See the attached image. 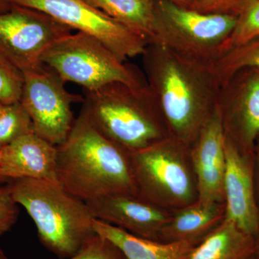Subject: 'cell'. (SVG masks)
<instances>
[{
    "instance_id": "obj_10",
    "label": "cell",
    "mask_w": 259,
    "mask_h": 259,
    "mask_svg": "<svg viewBox=\"0 0 259 259\" xmlns=\"http://www.w3.org/2000/svg\"><path fill=\"white\" fill-rule=\"evenodd\" d=\"M71 33L72 30L39 10L13 4L0 13V53L23 74L41 66L48 48Z\"/></svg>"
},
{
    "instance_id": "obj_5",
    "label": "cell",
    "mask_w": 259,
    "mask_h": 259,
    "mask_svg": "<svg viewBox=\"0 0 259 259\" xmlns=\"http://www.w3.org/2000/svg\"><path fill=\"white\" fill-rule=\"evenodd\" d=\"M41 61L65 82L77 83L87 91L115 82L136 88L147 85L144 73L137 66L121 60L100 40L82 32L54 42Z\"/></svg>"
},
{
    "instance_id": "obj_26",
    "label": "cell",
    "mask_w": 259,
    "mask_h": 259,
    "mask_svg": "<svg viewBox=\"0 0 259 259\" xmlns=\"http://www.w3.org/2000/svg\"><path fill=\"white\" fill-rule=\"evenodd\" d=\"M246 0H195L192 9L206 14H239Z\"/></svg>"
},
{
    "instance_id": "obj_29",
    "label": "cell",
    "mask_w": 259,
    "mask_h": 259,
    "mask_svg": "<svg viewBox=\"0 0 259 259\" xmlns=\"http://www.w3.org/2000/svg\"><path fill=\"white\" fill-rule=\"evenodd\" d=\"M13 5L11 0H0V13L10 9Z\"/></svg>"
},
{
    "instance_id": "obj_3",
    "label": "cell",
    "mask_w": 259,
    "mask_h": 259,
    "mask_svg": "<svg viewBox=\"0 0 259 259\" xmlns=\"http://www.w3.org/2000/svg\"><path fill=\"white\" fill-rule=\"evenodd\" d=\"M9 184L12 197L35 223L40 241L57 256H73L96 235L88 204L60 184L32 179Z\"/></svg>"
},
{
    "instance_id": "obj_32",
    "label": "cell",
    "mask_w": 259,
    "mask_h": 259,
    "mask_svg": "<svg viewBox=\"0 0 259 259\" xmlns=\"http://www.w3.org/2000/svg\"><path fill=\"white\" fill-rule=\"evenodd\" d=\"M7 183H8V181L5 180L4 177H3V176H2L1 175H0V187H1V186L5 185V184Z\"/></svg>"
},
{
    "instance_id": "obj_33",
    "label": "cell",
    "mask_w": 259,
    "mask_h": 259,
    "mask_svg": "<svg viewBox=\"0 0 259 259\" xmlns=\"http://www.w3.org/2000/svg\"><path fill=\"white\" fill-rule=\"evenodd\" d=\"M3 105H4V104L0 103V108H1L2 106H3Z\"/></svg>"
},
{
    "instance_id": "obj_31",
    "label": "cell",
    "mask_w": 259,
    "mask_h": 259,
    "mask_svg": "<svg viewBox=\"0 0 259 259\" xmlns=\"http://www.w3.org/2000/svg\"><path fill=\"white\" fill-rule=\"evenodd\" d=\"M0 259H10L9 257L8 256L3 250L0 249Z\"/></svg>"
},
{
    "instance_id": "obj_20",
    "label": "cell",
    "mask_w": 259,
    "mask_h": 259,
    "mask_svg": "<svg viewBox=\"0 0 259 259\" xmlns=\"http://www.w3.org/2000/svg\"><path fill=\"white\" fill-rule=\"evenodd\" d=\"M245 68L259 70V37L230 49L212 65L221 84Z\"/></svg>"
},
{
    "instance_id": "obj_24",
    "label": "cell",
    "mask_w": 259,
    "mask_h": 259,
    "mask_svg": "<svg viewBox=\"0 0 259 259\" xmlns=\"http://www.w3.org/2000/svg\"><path fill=\"white\" fill-rule=\"evenodd\" d=\"M67 259H126L122 252L111 241L95 235L81 249Z\"/></svg>"
},
{
    "instance_id": "obj_27",
    "label": "cell",
    "mask_w": 259,
    "mask_h": 259,
    "mask_svg": "<svg viewBox=\"0 0 259 259\" xmlns=\"http://www.w3.org/2000/svg\"><path fill=\"white\" fill-rule=\"evenodd\" d=\"M253 175H254V183L255 195L259 207V136L255 141L253 151Z\"/></svg>"
},
{
    "instance_id": "obj_19",
    "label": "cell",
    "mask_w": 259,
    "mask_h": 259,
    "mask_svg": "<svg viewBox=\"0 0 259 259\" xmlns=\"http://www.w3.org/2000/svg\"><path fill=\"white\" fill-rule=\"evenodd\" d=\"M141 36H154L156 0H84Z\"/></svg>"
},
{
    "instance_id": "obj_8",
    "label": "cell",
    "mask_w": 259,
    "mask_h": 259,
    "mask_svg": "<svg viewBox=\"0 0 259 259\" xmlns=\"http://www.w3.org/2000/svg\"><path fill=\"white\" fill-rule=\"evenodd\" d=\"M23 76L20 102L30 115L34 133L54 146H60L76 120L71 105L82 102L83 98L69 93L64 80L44 64Z\"/></svg>"
},
{
    "instance_id": "obj_28",
    "label": "cell",
    "mask_w": 259,
    "mask_h": 259,
    "mask_svg": "<svg viewBox=\"0 0 259 259\" xmlns=\"http://www.w3.org/2000/svg\"><path fill=\"white\" fill-rule=\"evenodd\" d=\"M169 1L175 3V4L179 5V6L182 7V8L192 9L195 0H169Z\"/></svg>"
},
{
    "instance_id": "obj_15",
    "label": "cell",
    "mask_w": 259,
    "mask_h": 259,
    "mask_svg": "<svg viewBox=\"0 0 259 259\" xmlns=\"http://www.w3.org/2000/svg\"><path fill=\"white\" fill-rule=\"evenodd\" d=\"M0 175L5 180L32 179L57 182V146L34 132L0 149Z\"/></svg>"
},
{
    "instance_id": "obj_6",
    "label": "cell",
    "mask_w": 259,
    "mask_h": 259,
    "mask_svg": "<svg viewBox=\"0 0 259 259\" xmlns=\"http://www.w3.org/2000/svg\"><path fill=\"white\" fill-rule=\"evenodd\" d=\"M138 194L160 207L182 208L197 199L190 147L171 136L130 153Z\"/></svg>"
},
{
    "instance_id": "obj_4",
    "label": "cell",
    "mask_w": 259,
    "mask_h": 259,
    "mask_svg": "<svg viewBox=\"0 0 259 259\" xmlns=\"http://www.w3.org/2000/svg\"><path fill=\"white\" fill-rule=\"evenodd\" d=\"M84 93L82 107L94 125L128 152L169 136L148 85L136 88L115 82Z\"/></svg>"
},
{
    "instance_id": "obj_12",
    "label": "cell",
    "mask_w": 259,
    "mask_h": 259,
    "mask_svg": "<svg viewBox=\"0 0 259 259\" xmlns=\"http://www.w3.org/2000/svg\"><path fill=\"white\" fill-rule=\"evenodd\" d=\"M225 218L250 236L259 232V207L255 195L253 154L241 151L226 136Z\"/></svg>"
},
{
    "instance_id": "obj_23",
    "label": "cell",
    "mask_w": 259,
    "mask_h": 259,
    "mask_svg": "<svg viewBox=\"0 0 259 259\" xmlns=\"http://www.w3.org/2000/svg\"><path fill=\"white\" fill-rule=\"evenodd\" d=\"M23 82V73L0 53V103L20 101Z\"/></svg>"
},
{
    "instance_id": "obj_17",
    "label": "cell",
    "mask_w": 259,
    "mask_h": 259,
    "mask_svg": "<svg viewBox=\"0 0 259 259\" xmlns=\"http://www.w3.org/2000/svg\"><path fill=\"white\" fill-rule=\"evenodd\" d=\"M224 218V203L197 199L171 216L162 231L160 241H190L198 244Z\"/></svg>"
},
{
    "instance_id": "obj_34",
    "label": "cell",
    "mask_w": 259,
    "mask_h": 259,
    "mask_svg": "<svg viewBox=\"0 0 259 259\" xmlns=\"http://www.w3.org/2000/svg\"><path fill=\"white\" fill-rule=\"evenodd\" d=\"M250 259H255V258H253V256H252L251 258H250Z\"/></svg>"
},
{
    "instance_id": "obj_16",
    "label": "cell",
    "mask_w": 259,
    "mask_h": 259,
    "mask_svg": "<svg viewBox=\"0 0 259 259\" xmlns=\"http://www.w3.org/2000/svg\"><path fill=\"white\" fill-rule=\"evenodd\" d=\"M97 234L114 243L126 259H187L197 243L190 241L161 242L132 233L95 218Z\"/></svg>"
},
{
    "instance_id": "obj_2",
    "label": "cell",
    "mask_w": 259,
    "mask_h": 259,
    "mask_svg": "<svg viewBox=\"0 0 259 259\" xmlns=\"http://www.w3.org/2000/svg\"><path fill=\"white\" fill-rule=\"evenodd\" d=\"M57 177L65 190L84 202L138 194L130 152L104 136L83 107L69 136L57 146Z\"/></svg>"
},
{
    "instance_id": "obj_22",
    "label": "cell",
    "mask_w": 259,
    "mask_h": 259,
    "mask_svg": "<svg viewBox=\"0 0 259 259\" xmlns=\"http://www.w3.org/2000/svg\"><path fill=\"white\" fill-rule=\"evenodd\" d=\"M258 37L259 0H246L238 15L236 27L228 40L226 52Z\"/></svg>"
},
{
    "instance_id": "obj_14",
    "label": "cell",
    "mask_w": 259,
    "mask_h": 259,
    "mask_svg": "<svg viewBox=\"0 0 259 259\" xmlns=\"http://www.w3.org/2000/svg\"><path fill=\"white\" fill-rule=\"evenodd\" d=\"M86 202L96 219L153 241H160L171 216L139 194H114Z\"/></svg>"
},
{
    "instance_id": "obj_18",
    "label": "cell",
    "mask_w": 259,
    "mask_h": 259,
    "mask_svg": "<svg viewBox=\"0 0 259 259\" xmlns=\"http://www.w3.org/2000/svg\"><path fill=\"white\" fill-rule=\"evenodd\" d=\"M254 248V237L231 221L223 220L194 247L187 259H250Z\"/></svg>"
},
{
    "instance_id": "obj_11",
    "label": "cell",
    "mask_w": 259,
    "mask_h": 259,
    "mask_svg": "<svg viewBox=\"0 0 259 259\" xmlns=\"http://www.w3.org/2000/svg\"><path fill=\"white\" fill-rule=\"evenodd\" d=\"M217 107L226 137L253 154L259 136V70L245 68L223 83Z\"/></svg>"
},
{
    "instance_id": "obj_9",
    "label": "cell",
    "mask_w": 259,
    "mask_h": 259,
    "mask_svg": "<svg viewBox=\"0 0 259 259\" xmlns=\"http://www.w3.org/2000/svg\"><path fill=\"white\" fill-rule=\"evenodd\" d=\"M12 3L41 11L71 30L100 40L119 59L142 55L148 39L94 8L84 0H11Z\"/></svg>"
},
{
    "instance_id": "obj_21",
    "label": "cell",
    "mask_w": 259,
    "mask_h": 259,
    "mask_svg": "<svg viewBox=\"0 0 259 259\" xmlns=\"http://www.w3.org/2000/svg\"><path fill=\"white\" fill-rule=\"evenodd\" d=\"M32 132L31 119L21 102L3 105L0 108V149Z\"/></svg>"
},
{
    "instance_id": "obj_7",
    "label": "cell",
    "mask_w": 259,
    "mask_h": 259,
    "mask_svg": "<svg viewBox=\"0 0 259 259\" xmlns=\"http://www.w3.org/2000/svg\"><path fill=\"white\" fill-rule=\"evenodd\" d=\"M238 16L206 14L169 0H156L154 36L186 58L212 66L226 52Z\"/></svg>"
},
{
    "instance_id": "obj_13",
    "label": "cell",
    "mask_w": 259,
    "mask_h": 259,
    "mask_svg": "<svg viewBox=\"0 0 259 259\" xmlns=\"http://www.w3.org/2000/svg\"><path fill=\"white\" fill-rule=\"evenodd\" d=\"M226 134L218 107L190 147L197 185V200L225 203Z\"/></svg>"
},
{
    "instance_id": "obj_1",
    "label": "cell",
    "mask_w": 259,
    "mask_h": 259,
    "mask_svg": "<svg viewBox=\"0 0 259 259\" xmlns=\"http://www.w3.org/2000/svg\"><path fill=\"white\" fill-rule=\"evenodd\" d=\"M141 56L169 136L190 147L217 107L221 82L212 66L180 55L155 38Z\"/></svg>"
},
{
    "instance_id": "obj_25",
    "label": "cell",
    "mask_w": 259,
    "mask_h": 259,
    "mask_svg": "<svg viewBox=\"0 0 259 259\" xmlns=\"http://www.w3.org/2000/svg\"><path fill=\"white\" fill-rule=\"evenodd\" d=\"M18 204L12 197L9 182L0 187V236L9 231L18 220Z\"/></svg>"
},
{
    "instance_id": "obj_30",
    "label": "cell",
    "mask_w": 259,
    "mask_h": 259,
    "mask_svg": "<svg viewBox=\"0 0 259 259\" xmlns=\"http://www.w3.org/2000/svg\"><path fill=\"white\" fill-rule=\"evenodd\" d=\"M253 258L259 259V232L258 235L255 238V248L254 253H253Z\"/></svg>"
}]
</instances>
